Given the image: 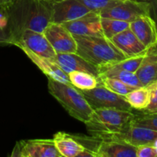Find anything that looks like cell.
<instances>
[{"mask_svg": "<svg viewBox=\"0 0 157 157\" xmlns=\"http://www.w3.org/2000/svg\"><path fill=\"white\" fill-rule=\"evenodd\" d=\"M130 22L114 18H103L101 17V25L103 35L105 38L111 40L112 37L117 34L129 29Z\"/></svg>", "mask_w": 157, "mask_h": 157, "instance_id": "cell-23", "label": "cell"}, {"mask_svg": "<svg viewBox=\"0 0 157 157\" xmlns=\"http://www.w3.org/2000/svg\"><path fill=\"white\" fill-rule=\"evenodd\" d=\"M129 29L147 48L157 44L156 25L150 15H142L131 21Z\"/></svg>", "mask_w": 157, "mask_h": 157, "instance_id": "cell-12", "label": "cell"}, {"mask_svg": "<svg viewBox=\"0 0 157 157\" xmlns=\"http://www.w3.org/2000/svg\"><path fill=\"white\" fill-rule=\"evenodd\" d=\"M149 90V104L144 112L146 113H155L157 112V81L147 85Z\"/></svg>", "mask_w": 157, "mask_h": 157, "instance_id": "cell-28", "label": "cell"}, {"mask_svg": "<svg viewBox=\"0 0 157 157\" xmlns=\"http://www.w3.org/2000/svg\"><path fill=\"white\" fill-rule=\"evenodd\" d=\"M95 153L97 157H136V147L116 140H101Z\"/></svg>", "mask_w": 157, "mask_h": 157, "instance_id": "cell-17", "label": "cell"}, {"mask_svg": "<svg viewBox=\"0 0 157 157\" xmlns=\"http://www.w3.org/2000/svg\"><path fill=\"white\" fill-rule=\"evenodd\" d=\"M73 35L103 36L101 25V16L96 12H91L74 21L62 23Z\"/></svg>", "mask_w": 157, "mask_h": 157, "instance_id": "cell-11", "label": "cell"}, {"mask_svg": "<svg viewBox=\"0 0 157 157\" xmlns=\"http://www.w3.org/2000/svg\"><path fill=\"white\" fill-rule=\"evenodd\" d=\"M132 124L157 131V112L155 113L144 112L143 114L135 115V118L132 121Z\"/></svg>", "mask_w": 157, "mask_h": 157, "instance_id": "cell-26", "label": "cell"}, {"mask_svg": "<svg viewBox=\"0 0 157 157\" xmlns=\"http://www.w3.org/2000/svg\"><path fill=\"white\" fill-rule=\"evenodd\" d=\"M43 34L56 53L77 52V44L73 35L62 24L49 23Z\"/></svg>", "mask_w": 157, "mask_h": 157, "instance_id": "cell-8", "label": "cell"}, {"mask_svg": "<svg viewBox=\"0 0 157 157\" xmlns=\"http://www.w3.org/2000/svg\"><path fill=\"white\" fill-rule=\"evenodd\" d=\"M48 89L54 98L64 107L71 117L86 124L93 113L81 90L72 84L59 82L48 78Z\"/></svg>", "mask_w": 157, "mask_h": 157, "instance_id": "cell-4", "label": "cell"}, {"mask_svg": "<svg viewBox=\"0 0 157 157\" xmlns=\"http://www.w3.org/2000/svg\"><path fill=\"white\" fill-rule=\"evenodd\" d=\"M111 41L126 58L144 55L148 50L129 28L112 37Z\"/></svg>", "mask_w": 157, "mask_h": 157, "instance_id": "cell-16", "label": "cell"}, {"mask_svg": "<svg viewBox=\"0 0 157 157\" xmlns=\"http://www.w3.org/2000/svg\"><path fill=\"white\" fill-rule=\"evenodd\" d=\"M52 140L62 156L77 157L86 148L73 135L67 134L64 132L56 133Z\"/></svg>", "mask_w": 157, "mask_h": 157, "instance_id": "cell-19", "label": "cell"}, {"mask_svg": "<svg viewBox=\"0 0 157 157\" xmlns=\"http://www.w3.org/2000/svg\"><path fill=\"white\" fill-rule=\"evenodd\" d=\"M146 54L141 55H138V56L131 57V58H127L124 60L118 61L116 63H113L112 64L106 66V67H103L99 68V74L102 71L108 68L112 69H119V70H124L127 71L134 72L135 73L138 68L139 67L140 64H141L142 61H143V58Z\"/></svg>", "mask_w": 157, "mask_h": 157, "instance_id": "cell-24", "label": "cell"}, {"mask_svg": "<svg viewBox=\"0 0 157 157\" xmlns=\"http://www.w3.org/2000/svg\"><path fill=\"white\" fill-rule=\"evenodd\" d=\"M135 116L132 111L113 108L94 109L90 120L85 124L92 136L100 140H109L129 127Z\"/></svg>", "mask_w": 157, "mask_h": 157, "instance_id": "cell-2", "label": "cell"}, {"mask_svg": "<svg viewBox=\"0 0 157 157\" xmlns=\"http://www.w3.org/2000/svg\"><path fill=\"white\" fill-rule=\"evenodd\" d=\"M98 78L99 80L100 84L110 90L111 91L118 94L119 95H123V96H125L128 93L133 90L134 89L137 88V87L129 86L128 84H125L123 81L116 79V78H109V77L103 76V75H99Z\"/></svg>", "mask_w": 157, "mask_h": 157, "instance_id": "cell-25", "label": "cell"}, {"mask_svg": "<svg viewBox=\"0 0 157 157\" xmlns=\"http://www.w3.org/2000/svg\"><path fill=\"white\" fill-rule=\"evenodd\" d=\"M14 0H0V6L8 8L12 3Z\"/></svg>", "mask_w": 157, "mask_h": 157, "instance_id": "cell-34", "label": "cell"}, {"mask_svg": "<svg viewBox=\"0 0 157 157\" xmlns=\"http://www.w3.org/2000/svg\"><path fill=\"white\" fill-rule=\"evenodd\" d=\"M68 75L71 84L80 90H91L100 84L97 77L87 72L75 71L70 72Z\"/></svg>", "mask_w": 157, "mask_h": 157, "instance_id": "cell-20", "label": "cell"}, {"mask_svg": "<svg viewBox=\"0 0 157 157\" xmlns=\"http://www.w3.org/2000/svg\"><path fill=\"white\" fill-rule=\"evenodd\" d=\"M132 109L144 111L149 104V90L146 86L137 87L125 95Z\"/></svg>", "mask_w": 157, "mask_h": 157, "instance_id": "cell-21", "label": "cell"}, {"mask_svg": "<svg viewBox=\"0 0 157 157\" xmlns=\"http://www.w3.org/2000/svg\"><path fill=\"white\" fill-rule=\"evenodd\" d=\"M77 157H97V155L92 150L87 148H85V150L81 153H79Z\"/></svg>", "mask_w": 157, "mask_h": 157, "instance_id": "cell-32", "label": "cell"}, {"mask_svg": "<svg viewBox=\"0 0 157 157\" xmlns=\"http://www.w3.org/2000/svg\"><path fill=\"white\" fill-rule=\"evenodd\" d=\"M136 157H157V153L152 144H145L136 147Z\"/></svg>", "mask_w": 157, "mask_h": 157, "instance_id": "cell-29", "label": "cell"}, {"mask_svg": "<svg viewBox=\"0 0 157 157\" xmlns=\"http://www.w3.org/2000/svg\"><path fill=\"white\" fill-rule=\"evenodd\" d=\"M18 48L22 50L28 58L46 75L48 78H51L52 80L66 84H71L69 75L65 73L55 61L38 56L22 44L18 45Z\"/></svg>", "mask_w": 157, "mask_h": 157, "instance_id": "cell-14", "label": "cell"}, {"mask_svg": "<svg viewBox=\"0 0 157 157\" xmlns=\"http://www.w3.org/2000/svg\"><path fill=\"white\" fill-rule=\"evenodd\" d=\"M78 1L90 9L92 12L99 14L102 10L120 0H78Z\"/></svg>", "mask_w": 157, "mask_h": 157, "instance_id": "cell-27", "label": "cell"}, {"mask_svg": "<svg viewBox=\"0 0 157 157\" xmlns=\"http://www.w3.org/2000/svg\"><path fill=\"white\" fill-rule=\"evenodd\" d=\"M99 75L109 77V78H113L119 79V81H123L125 84H128L129 86L133 87H143L142 83L140 82L139 79L137 75L134 72L127 71L124 70H119V69H112L108 68L102 71Z\"/></svg>", "mask_w": 157, "mask_h": 157, "instance_id": "cell-22", "label": "cell"}, {"mask_svg": "<svg viewBox=\"0 0 157 157\" xmlns=\"http://www.w3.org/2000/svg\"><path fill=\"white\" fill-rule=\"evenodd\" d=\"M156 139L157 131L146 127L134 125L132 123L124 131L117 134L112 140L125 141L137 147L145 144H153Z\"/></svg>", "mask_w": 157, "mask_h": 157, "instance_id": "cell-15", "label": "cell"}, {"mask_svg": "<svg viewBox=\"0 0 157 157\" xmlns=\"http://www.w3.org/2000/svg\"><path fill=\"white\" fill-rule=\"evenodd\" d=\"M135 75L143 86L157 81V44L148 48Z\"/></svg>", "mask_w": 157, "mask_h": 157, "instance_id": "cell-18", "label": "cell"}, {"mask_svg": "<svg viewBox=\"0 0 157 157\" xmlns=\"http://www.w3.org/2000/svg\"><path fill=\"white\" fill-rule=\"evenodd\" d=\"M103 18L131 22L139 17L150 15V2L141 0H120L99 12Z\"/></svg>", "mask_w": 157, "mask_h": 157, "instance_id": "cell-5", "label": "cell"}, {"mask_svg": "<svg viewBox=\"0 0 157 157\" xmlns=\"http://www.w3.org/2000/svg\"><path fill=\"white\" fill-rule=\"evenodd\" d=\"M41 1L46 2H49V3H51V4H53V3H55V2H57L62 1V0H41Z\"/></svg>", "mask_w": 157, "mask_h": 157, "instance_id": "cell-35", "label": "cell"}, {"mask_svg": "<svg viewBox=\"0 0 157 157\" xmlns=\"http://www.w3.org/2000/svg\"><path fill=\"white\" fill-rule=\"evenodd\" d=\"M152 145L154 146V147H155V150H156V153H157V139L155 140V141H154V143H153V144H152Z\"/></svg>", "mask_w": 157, "mask_h": 157, "instance_id": "cell-36", "label": "cell"}, {"mask_svg": "<svg viewBox=\"0 0 157 157\" xmlns=\"http://www.w3.org/2000/svg\"><path fill=\"white\" fill-rule=\"evenodd\" d=\"M92 12L78 0H62L52 4V22L74 21Z\"/></svg>", "mask_w": 157, "mask_h": 157, "instance_id": "cell-10", "label": "cell"}, {"mask_svg": "<svg viewBox=\"0 0 157 157\" xmlns=\"http://www.w3.org/2000/svg\"><path fill=\"white\" fill-rule=\"evenodd\" d=\"M73 36L77 44L76 53L98 68L127 58L111 40L104 36Z\"/></svg>", "mask_w": 157, "mask_h": 157, "instance_id": "cell-3", "label": "cell"}, {"mask_svg": "<svg viewBox=\"0 0 157 157\" xmlns=\"http://www.w3.org/2000/svg\"><path fill=\"white\" fill-rule=\"evenodd\" d=\"M54 61L67 75L77 71L87 72L97 78L99 75V68L96 66L89 63L77 53H57Z\"/></svg>", "mask_w": 157, "mask_h": 157, "instance_id": "cell-13", "label": "cell"}, {"mask_svg": "<svg viewBox=\"0 0 157 157\" xmlns=\"http://www.w3.org/2000/svg\"><path fill=\"white\" fill-rule=\"evenodd\" d=\"M81 92L93 110L98 108H113L126 111L133 110L125 96L111 91L102 84L91 90H81Z\"/></svg>", "mask_w": 157, "mask_h": 157, "instance_id": "cell-6", "label": "cell"}, {"mask_svg": "<svg viewBox=\"0 0 157 157\" xmlns=\"http://www.w3.org/2000/svg\"><path fill=\"white\" fill-rule=\"evenodd\" d=\"M7 9L10 42L13 45L24 31L43 32L52 22V4L41 0H14Z\"/></svg>", "mask_w": 157, "mask_h": 157, "instance_id": "cell-1", "label": "cell"}, {"mask_svg": "<svg viewBox=\"0 0 157 157\" xmlns=\"http://www.w3.org/2000/svg\"><path fill=\"white\" fill-rule=\"evenodd\" d=\"M20 44L27 47L29 50L38 56L53 61L55 59L57 53L52 47L43 32H38L32 30L24 31L19 40L15 43V45L18 47Z\"/></svg>", "mask_w": 157, "mask_h": 157, "instance_id": "cell-9", "label": "cell"}, {"mask_svg": "<svg viewBox=\"0 0 157 157\" xmlns=\"http://www.w3.org/2000/svg\"><path fill=\"white\" fill-rule=\"evenodd\" d=\"M141 1H146V2H150L151 0H141Z\"/></svg>", "mask_w": 157, "mask_h": 157, "instance_id": "cell-37", "label": "cell"}, {"mask_svg": "<svg viewBox=\"0 0 157 157\" xmlns=\"http://www.w3.org/2000/svg\"><path fill=\"white\" fill-rule=\"evenodd\" d=\"M0 44H11L10 38L6 33L0 32Z\"/></svg>", "mask_w": 157, "mask_h": 157, "instance_id": "cell-33", "label": "cell"}, {"mask_svg": "<svg viewBox=\"0 0 157 157\" xmlns=\"http://www.w3.org/2000/svg\"><path fill=\"white\" fill-rule=\"evenodd\" d=\"M9 16L8 9L0 6V32L9 36ZM10 38V36H9ZM11 43V42H10Z\"/></svg>", "mask_w": 157, "mask_h": 157, "instance_id": "cell-30", "label": "cell"}, {"mask_svg": "<svg viewBox=\"0 0 157 157\" xmlns=\"http://www.w3.org/2000/svg\"><path fill=\"white\" fill-rule=\"evenodd\" d=\"M149 2H150V15L155 21L157 29V0H151Z\"/></svg>", "mask_w": 157, "mask_h": 157, "instance_id": "cell-31", "label": "cell"}, {"mask_svg": "<svg viewBox=\"0 0 157 157\" xmlns=\"http://www.w3.org/2000/svg\"><path fill=\"white\" fill-rule=\"evenodd\" d=\"M12 157H62L53 140H28L16 143Z\"/></svg>", "mask_w": 157, "mask_h": 157, "instance_id": "cell-7", "label": "cell"}]
</instances>
